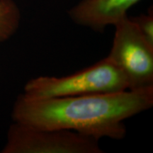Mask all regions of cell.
I'll list each match as a JSON object with an SVG mask.
<instances>
[{
    "label": "cell",
    "instance_id": "cell-1",
    "mask_svg": "<svg viewBox=\"0 0 153 153\" xmlns=\"http://www.w3.org/2000/svg\"><path fill=\"white\" fill-rule=\"evenodd\" d=\"M153 106V87L115 93L55 98H32L24 94L12 111L14 122L37 128L65 129L97 140H122L124 120Z\"/></svg>",
    "mask_w": 153,
    "mask_h": 153
},
{
    "label": "cell",
    "instance_id": "cell-2",
    "mask_svg": "<svg viewBox=\"0 0 153 153\" xmlns=\"http://www.w3.org/2000/svg\"><path fill=\"white\" fill-rule=\"evenodd\" d=\"M128 90L123 72L108 57L70 75L42 76L26 84L25 94L32 98H55Z\"/></svg>",
    "mask_w": 153,
    "mask_h": 153
},
{
    "label": "cell",
    "instance_id": "cell-3",
    "mask_svg": "<svg viewBox=\"0 0 153 153\" xmlns=\"http://www.w3.org/2000/svg\"><path fill=\"white\" fill-rule=\"evenodd\" d=\"M114 26V41L107 57L123 72L128 89L153 87V46L129 17Z\"/></svg>",
    "mask_w": 153,
    "mask_h": 153
},
{
    "label": "cell",
    "instance_id": "cell-4",
    "mask_svg": "<svg viewBox=\"0 0 153 153\" xmlns=\"http://www.w3.org/2000/svg\"><path fill=\"white\" fill-rule=\"evenodd\" d=\"M2 153H103L99 140L65 129L37 128L14 122Z\"/></svg>",
    "mask_w": 153,
    "mask_h": 153
},
{
    "label": "cell",
    "instance_id": "cell-5",
    "mask_svg": "<svg viewBox=\"0 0 153 153\" xmlns=\"http://www.w3.org/2000/svg\"><path fill=\"white\" fill-rule=\"evenodd\" d=\"M141 0H82L69 11L75 24L97 32L115 26L127 17V12Z\"/></svg>",
    "mask_w": 153,
    "mask_h": 153
},
{
    "label": "cell",
    "instance_id": "cell-6",
    "mask_svg": "<svg viewBox=\"0 0 153 153\" xmlns=\"http://www.w3.org/2000/svg\"><path fill=\"white\" fill-rule=\"evenodd\" d=\"M21 14L13 0H0V43L9 40L19 28Z\"/></svg>",
    "mask_w": 153,
    "mask_h": 153
},
{
    "label": "cell",
    "instance_id": "cell-7",
    "mask_svg": "<svg viewBox=\"0 0 153 153\" xmlns=\"http://www.w3.org/2000/svg\"><path fill=\"white\" fill-rule=\"evenodd\" d=\"M137 26L140 33L149 44L153 46V13L152 9L148 14H141L138 16L131 18Z\"/></svg>",
    "mask_w": 153,
    "mask_h": 153
}]
</instances>
